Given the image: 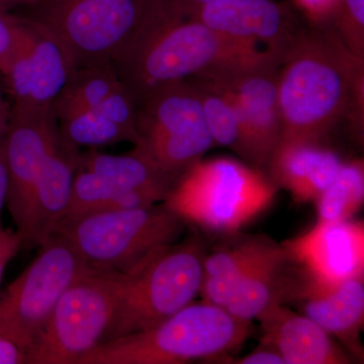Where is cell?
<instances>
[{
  "instance_id": "20",
  "label": "cell",
  "mask_w": 364,
  "mask_h": 364,
  "mask_svg": "<svg viewBox=\"0 0 364 364\" xmlns=\"http://www.w3.org/2000/svg\"><path fill=\"white\" fill-rule=\"evenodd\" d=\"M301 282L298 265L284 246L274 243L236 287L225 310L251 322L269 306L293 303Z\"/></svg>"
},
{
  "instance_id": "36",
  "label": "cell",
  "mask_w": 364,
  "mask_h": 364,
  "mask_svg": "<svg viewBox=\"0 0 364 364\" xmlns=\"http://www.w3.org/2000/svg\"><path fill=\"white\" fill-rule=\"evenodd\" d=\"M42 1L45 0H0V6L4 7L6 11H14Z\"/></svg>"
},
{
  "instance_id": "26",
  "label": "cell",
  "mask_w": 364,
  "mask_h": 364,
  "mask_svg": "<svg viewBox=\"0 0 364 364\" xmlns=\"http://www.w3.org/2000/svg\"><path fill=\"white\" fill-rule=\"evenodd\" d=\"M364 202L363 160L342 163L332 183L315 200L318 222L351 220Z\"/></svg>"
},
{
  "instance_id": "30",
  "label": "cell",
  "mask_w": 364,
  "mask_h": 364,
  "mask_svg": "<svg viewBox=\"0 0 364 364\" xmlns=\"http://www.w3.org/2000/svg\"><path fill=\"white\" fill-rule=\"evenodd\" d=\"M21 249H23V238L20 232L0 226V284L7 264Z\"/></svg>"
},
{
  "instance_id": "33",
  "label": "cell",
  "mask_w": 364,
  "mask_h": 364,
  "mask_svg": "<svg viewBox=\"0 0 364 364\" xmlns=\"http://www.w3.org/2000/svg\"><path fill=\"white\" fill-rule=\"evenodd\" d=\"M28 350L9 335L0 332V364H26Z\"/></svg>"
},
{
  "instance_id": "13",
  "label": "cell",
  "mask_w": 364,
  "mask_h": 364,
  "mask_svg": "<svg viewBox=\"0 0 364 364\" xmlns=\"http://www.w3.org/2000/svg\"><path fill=\"white\" fill-rule=\"evenodd\" d=\"M217 32L263 45L284 60L306 28L293 2L217 0L184 11Z\"/></svg>"
},
{
  "instance_id": "16",
  "label": "cell",
  "mask_w": 364,
  "mask_h": 364,
  "mask_svg": "<svg viewBox=\"0 0 364 364\" xmlns=\"http://www.w3.org/2000/svg\"><path fill=\"white\" fill-rule=\"evenodd\" d=\"M294 303L350 353L363 359L360 341L364 322V275L335 286L316 284L301 272Z\"/></svg>"
},
{
  "instance_id": "15",
  "label": "cell",
  "mask_w": 364,
  "mask_h": 364,
  "mask_svg": "<svg viewBox=\"0 0 364 364\" xmlns=\"http://www.w3.org/2000/svg\"><path fill=\"white\" fill-rule=\"evenodd\" d=\"M301 272L323 286L364 275V225L351 220L318 222L282 244Z\"/></svg>"
},
{
  "instance_id": "2",
  "label": "cell",
  "mask_w": 364,
  "mask_h": 364,
  "mask_svg": "<svg viewBox=\"0 0 364 364\" xmlns=\"http://www.w3.org/2000/svg\"><path fill=\"white\" fill-rule=\"evenodd\" d=\"M282 59L259 46L217 32L173 0H153L145 18L112 57L122 85L138 102L160 86L203 72Z\"/></svg>"
},
{
  "instance_id": "19",
  "label": "cell",
  "mask_w": 364,
  "mask_h": 364,
  "mask_svg": "<svg viewBox=\"0 0 364 364\" xmlns=\"http://www.w3.org/2000/svg\"><path fill=\"white\" fill-rule=\"evenodd\" d=\"M339 155L325 144L280 140L268 159V176L296 202H315L338 173Z\"/></svg>"
},
{
  "instance_id": "21",
  "label": "cell",
  "mask_w": 364,
  "mask_h": 364,
  "mask_svg": "<svg viewBox=\"0 0 364 364\" xmlns=\"http://www.w3.org/2000/svg\"><path fill=\"white\" fill-rule=\"evenodd\" d=\"M78 167L117 188L157 193L165 200L178 182L138 147L121 155L105 154L97 148H90L79 153Z\"/></svg>"
},
{
  "instance_id": "23",
  "label": "cell",
  "mask_w": 364,
  "mask_h": 364,
  "mask_svg": "<svg viewBox=\"0 0 364 364\" xmlns=\"http://www.w3.org/2000/svg\"><path fill=\"white\" fill-rule=\"evenodd\" d=\"M164 200L165 198L157 193L117 188L97 174L77 167L64 218L81 217L121 208L146 207Z\"/></svg>"
},
{
  "instance_id": "28",
  "label": "cell",
  "mask_w": 364,
  "mask_h": 364,
  "mask_svg": "<svg viewBox=\"0 0 364 364\" xmlns=\"http://www.w3.org/2000/svg\"><path fill=\"white\" fill-rule=\"evenodd\" d=\"M330 25L352 54L364 60V0H339Z\"/></svg>"
},
{
  "instance_id": "35",
  "label": "cell",
  "mask_w": 364,
  "mask_h": 364,
  "mask_svg": "<svg viewBox=\"0 0 364 364\" xmlns=\"http://www.w3.org/2000/svg\"><path fill=\"white\" fill-rule=\"evenodd\" d=\"M7 191H9V176H7L4 145L1 144L0 145V226H2V210L6 205Z\"/></svg>"
},
{
  "instance_id": "5",
  "label": "cell",
  "mask_w": 364,
  "mask_h": 364,
  "mask_svg": "<svg viewBox=\"0 0 364 364\" xmlns=\"http://www.w3.org/2000/svg\"><path fill=\"white\" fill-rule=\"evenodd\" d=\"M279 189L263 170L220 157L191 167L164 203L186 223L231 235L264 212Z\"/></svg>"
},
{
  "instance_id": "17",
  "label": "cell",
  "mask_w": 364,
  "mask_h": 364,
  "mask_svg": "<svg viewBox=\"0 0 364 364\" xmlns=\"http://www.w3.org/2000/svg\"><path fill=\"white\" fill-rule=\"evenodd\" d=\"M261 344L279 352L286 364H348L352 358L323 328L284 304H274L256 317Z\"/></svg>"
},
{
  "instance_id": "24",
  "label": "cell",
  "mask_w": 364,
  "mask_h": 364,
  "mask_svg": "<svg viewBox=\"0 0 364 364\" xmlns=\"http://www.w3.org/2000/svg\"><path fill=\"white\" fill-rule=\"evenodd\" d=\"M188 80L198 91L203 117L215 145L229 148L247 161L243 122L229 93L214 81L203 76H193Z\"/></svg>"
},
{
  "instance_id": "34",
  "label": "cell",
  "mask_w": 364,
  "mask_h": 364,
  "mask_svg": "<svg viewBox=\"0 0 364 364\" xmlns=\"http://www.w3.org/2000/svg\"><path fill=\"white\" fill-rule=\"evenodd\" d=\"M11 102L7 95L6 88L0 77V145L4 142V136L11 121Z\"/></svg>"
},
{
  "instance_id": "12",
  "label": "cell",
  "mask_w": 364,
  "mask_h": 364,
  "mask_svg": "<svg viewBox=\"0 0 364 364\" xmlns=\"http://www.w3.org/2000/svg\"><path fill=\"white\" fill-rule=\"evenodd\" d=\"M279 63L230 67L200 75L224 88L234 100L245 130L247 162L267 168L268 159L282 139L277 95Z\"/></svg>"
},
{
  "instance_id": "10",
  "label": "cell",
  "mask_w": 364,
  "mask_h": 364,
  "mask_svg": "<svg viewBox=\"0 0 364 364\" xmlns=\"http://www.w3.org/2000/svg\"><path fill=\"white\" fill-rule=\"evenodd\" d=\"M91 269L65 239L51 235L33 262L0 293V332L28 354L60 296Z\"/></svg>"
},
{
  "instance_id": "3",
  "label": "cell",
  "mask_w": 364,
  "mask_h": 364,
  "mask_svg": "<svg viewBox=\"0 0 364 364\" xmlns=\"http://www.w3.org/2000/svg\"><path fill=\"white\" fill-rule=\"evenodd\" d=\"M251 322L224 308L191 303L144 331L97 345L77 364H182L213 360L238 350L250 334Z\"/></svg>"
},
{
  "instance_id": "37",
  "label": "cell",
  "mask_w": 364,
  "mask_h": 364,
  "mask_svg": "<svg viewBox=\"0 0 364 364\" xmlns=\"http://www.w3.org/2000/svg\"><path fill=\"white\" fill-rule=\"evenodd\" d=\"M174 2L181 7L184 11L193 7L203 6V4H210V2L217 1V0H173Z\"/></svg>"
},
{
  "instance_id": "32",
  "label": "cell",
  "mask_w": 364,
  "mask_h": 364,
  "mask_svg": "<svg viewBox=\"0 0 364 364\" xmlns=\"http://www.w3.org/2000/svg\"><path fill=\"white\" fill-rule=\"evenodd\" d=\"M16 25L18 18L16 14L0 6V62L13 48Z\"/></svg>"
},
{
  "instance_id": "29",
  "label": "cell",
  "mask_w": 364,
  "mask_h": 364,
  "mask_svg": "<svg viewBox=\"0 0 364 364\" xmlns=\"http://www.w3.org/2000/svg\"><path fill=\"white\" fill-rule=\"evenodd\" d=\"M293 4L310 25L322 26L331 23L339 0H293Z\"/></svg>"
},
{
  "instance_id": "7",
  "label": "cell",
  "mask_w": 364,
  "mask_h": 364,
  "mask_svg": "<svg viewBox=\"0 0 364 364\" xmlns=\"http://www.w3.org/2000/svg\"><path fill=\"white\" fill-rule=\"evenodd\" d=\"M124 273L91 269L67 287L31 347L26 364H77L102 343Z\"/></svg>"
},
{
  "instance_id": "11",
  "label": "cell",
  "mask_w": 364,
  "mask_h": 364,
  "mask_svg": "<svg viewBox=\"0 0 364 364\" xmlns=\"http://www.w3.org/2000/svg\"><path fill=\"white\" fill-rule=\"evenodd\" d=\"M16 18L13 48L0 62V77L11 107L52 109L75 71V63L51 33L21 16Z\"/></svg>"
},
{
  "instance_id": "9",
  "label": "cell",
  "mask_w": 364,
  "mask_h": 364,
  "mask_svg": "<svg viewBox=\"0 0 364 364\" xmlns=\"http://www.w3.org/2000/svg\"><path fill=\"white\" fill-rule=\"evenodd\" d=\"M136 130L142 150L160 168L181 179L215 145L193 83L160 86L136 102Z\"/></svg>"
},
{
  "instance_id": "14",
  "label": "cell",
  "mask_w": 364,
  "mask_h": 364,
  "mask_svg": "<svg viewBox=\"0 0 364 364\" xmlns=\"http://www.w3.org/2000/svg\"><path fill=\"white\" fill-rule=\"evenodd\" d=\"M58 139L53 107L37 111L11 107L2 145L9 176L6 207L16 230L23 225L36 182Z\"/></svg>"
},
{
  "instance_id": "6",
  "label": "cell",
  "mask_w": 364,
  "mask_h": 364,
  "mask_svg": "<svg viewBox=\"0 0 364 364\" xmlns=\"http://www.w3.org/2000/svg\"><path fill=\"white\" fill-rule=\"evenodd\" d=\"M186 228L164 202L64 218L52 235L65 239L90 267L131 272L151 252L176 243Z\"/></svg>"
},
{
  "instance_id": "25",
  "label": "cell",
  "mask_w": 364,
  "mask_h": 364,
  "mask_svg": "<svg viewBox=\"0 0 364 364\" xmlns=\"http://www.w3.org/2000/svg\"><path fill=\"white\" fill-rule=\"evenodd\" d=\"M121 85L111 62L78 67L53 104L55 117L95 109Z\"/></svg>"
},
{
  "instance_id": "4",
  "label": "cell",
  "mask_w": 364,
  "mask_h": 364,
  "mask_svg": "<svg viewBox=\"0 0 364 364\" xmlns=\"http://www.w3.org/2000/svg\"><path fill=\"white\" fill-rule=\"evenodd\" d=\"M205 249L198 237L162 246L131 272L102 343L159 324L200 296ZM100 343V344H102Z\"/></svg>"
},
{
  "instance_id": "1",
  "label": "cell",
  "mask_w": 364,
  "mask_h": 364,
  "mask_svg": "<svg viewBox=\"0 0 364 364\" xmlns=\"http://www.w3.org/2000/svg\"><path fill=\"white\" fill-rule=\"evenodd\" d=\"M280 140L328 145L341 124L363 132L364 60L330 23L306 26L277 74Z\"/></svg>"
},
{
  "instance_id": "8",
  "label": "cell",
  "mask_w": 364,
  "mask_h": 364,
  "mask_svg": "<svg viewBox=\"0 0 364 364\" xmlns=\"http://www.w3.org/2000/svg\"><path fill=\"white\" fill-rule=\"evenodd\" d=\"M153 0H45L11 11L51 33L76 68L111 62Z\"/></svg>"
},
{
  "instance_id": "31",
  "label": "cell",
  "mask_w": 364,
  "mask_h": 364,
  "mask_svg": "<svg viewBox=\"0 0 364 364\" xmlns=\"http://www.w3.org/2000/svg\"><path fill=\"white\" fill-rule=\"evenodd\" d=\"M215 360H222V363L234 364H286L282 355L267 345L260 344L258 348L242 358H232L230 354L215 358Z\"/></svg>"
},
{
  "instance_id": "27",
  "label": "cell",
  "mask_w": 364,
  "mask_h": 364,
  "mask_svg": "<svg viewBox=\"0 0 364 364\" xmlns=\"http://www.w3.org/2000/svg\"><path fill=\"white\" fill-rule=\"evenodd\" d=\"M60 140L75 149L81 147L97 148L130 142L136 146L138 138L114 124L95 109L81 112L57 119Z\"/></svg>"
},
{
  "instance_id": "18",
  "label": "cell",
  "mask_w": 364,
  "mask_h": 364,
  "mask_svg": "<svg viewBox=\"0 0 364 364\" xmlns=\"http://www.w3.org/2000/svg\"><path fill=\"white\" fill-rule=\"evenodd\" d=\"M79 149L58 139L36 182L25 220L18 230L23 248L40 247L65 215L77 171Z\"/></svg>"
},
{
  "instance_id": "22",
  "label": "cell",
  "mask_w": 364,
  "mask_h": 364,
  "mask_svg": "<svg viewBox=\"0 0 364 364\" xmlns=\"http://www.w3.org/2000/svg\"><path fill=\"white\" fill-rule=\"evenodd\" d=\"M274 242L249 237L205 255L200 296L203 301L225 309L236 287Z\"/></svg>"
}]
</instances>
